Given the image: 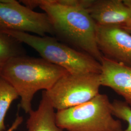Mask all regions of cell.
I'll list each match as a JSON object with an SVG mask.
<instances>
[{
    "label": "cell",
    "mask_w": 131,
    "mask_h": 131,
    "mask_svg": "<svg viewBox=\"0 0 131 131\" xmlns=\"http://www.w3.org/2000/svg\"><path fill=\"white\" fill-rule=\"evenodd\" d=\"M102 86L108 87L121 96L131 108V67L103 56L101 61Z\"/></svg>",
    "instance_id": "9"
},
{
    "label": "cell",
    "mask_w": 131,
    "mask_h": 131,
    "mask_svg": "<svg viewBox=\"0 0 131 131\" xmlns=\"http://www.w3.org/2000/svg\"><path fill=\"white\" fill-rule=\"evenodd\" d=\"M26 55L21 43L7 33L0 31V76L5 64L17 56Z\"/></svg>",
    "instance_id": "11"
},
{
    "label": "cell",
    "mask_w": 131,
    "mask_h": 131,
    "mask_svg": "<svg viewBox=\"0 0 131 131\" xmlns=\"http://www.w3.org/2000/svg\"><path fill=\"white\" fill-rule=\"evenodd\" d=\"M113 116L126 122L128 126L122 131H131V108L124 101L115 100L111 103Z\"/></svg>",
    "instance_id": "13"
},
{
    "label": "cell",
    "mask_w": 131,
    "mask_h": 131,
    "mask_svg": "<svg viewBox=\"0 0 131 131\" xmlns=\"http://www.w3.org/2000/svg\"><path fill=\"white\" fill-rule=\"evenodd\" d=\"M101 86L100 74L68 73L45 92L53 107L59 111L89 102L98 95Z\"/></svg>",
    "instance_id": "5"
},
{
    "label": "cell",
    "mask_w": 131,
    "mask_h": 131,
    "mask_svg": "<svg viewBox=\"0 0 131 131\" xmlns=\"http://www.w3.org/2000/svg\"><path fill=\"white\" fill-rule=\"evenodd\" d=\"M86 0H39L54 35L101 62L103 55L97 42V25L85 8Z\"/></svg>",
    "instance_id": "1"
},
{
    "label": "cell",
    "mask_w": 131,
    "mask_h": 131,
    "mask_svg": "<svg viewBox=\"0 0 131 131\" xmlns=\"http://www.w3.org/2000/svg\"><path fill=\"white\" fill-rule=\"evenodd\" d=\"M68 72L42 58L26 55L11 59L4 67L1 77L16 90L20 98V106L26 113L32 110L34 95L47 91Z\"/></svg>",
    "instance_id": "2"
},
{
    "label": "cell",
    "mask_w": 131,
    "mask_h": 131,
    "mask_svg": "<svg viewBox=\"0 0 131 131\" xmlns=\"http://www.w3.org/2000/svg\"><path fill=\"white\" fill-rule=\"evenodd\" d=\"M125 2L126 3L127 5L129 6L131 8V0H125ZM122 28H124L127 32H128L131 34V18L129 21Z\"/></svg>",
    "instance_id": "15"
},
{
    "label": "cell",
    "mask_w": 131,
    "mask_h": 131,
    "mask_svg": "<svg viewBox=\"0 0 131 131\" xmlns=\"http://www.w3.org/2000/svg\"><path fill=\"white\" fill-rule=\"evenodd\" d=\"M0 31L34 33L42 37L54 35L47 14L30 9L16 0H0Z\"/></svg>",
    "instance_id": "6"
},
{
    "label": "cell",
    "mask_w": 131,
    "mask_h": 131,
    "mask_svg": "<svg viewBox=\"0 0 131 131\" xmlns=\"http://www.w3.org/2000/svg\"><path fill=\"white\" fill-rule=\"evenodd\" d=\"M56 113L43 91L38 109H32L29 113L26 121L27 131H66L56 125Z\"/></svg>",
    "instance_id": "10"
},
{
    "label": "cell",
    "mask_w": 131,
    "mask_h": 131,
    "mask_svg": "<svg viewBox=\"0 0 131 131\" xmlns=\"http://www.w3.org/2000/svg\"><path fill=\"white\" fill-rule=\"evenodd\" d=\"M98 26L123 27L131 18V8L122 0H88L85 8Z\"/></svg>",
    "instance_id": "8"
},
{
    "label": "cell",
    "mask_w": 131,
    "mask_h": 131,
    "mask_svg": "<svg viewBox=\"0 0 131 131\" xmlns=\"http://www.w3.org/2000/svg\"><path fill=\"white\" fill-rule=\"evenodd\" d=\"M97 42L104 57L131 67V34L117 26L97 25Z\"/></svg>",
    "instance_id": "7"
},
{
    "label": "cell",
    "mask_w": 131,
    "mask_h": 131,
    "mask_svg": "<svg viewBox=\"0 0 131 131\" xmlns=\"http://www.w3.org/2000/svg\"><path fill=\"white\" fill-rule=\"evenodd\" d=\"M56 125L66 131H122V122L113 115L106 94H99L89 102L57 111Z\"/></svg>",
    "instance_id": "4"
},
{
    "label": "cell",
    "mask_w": 131,
    "mask_h": 131,
    "mask_svg": "<svg viewBox=\"0 0 131 131\" xmlns=\"http://www.w3.org/2000/svg\"><path fill=\"white\" fill-rule=\"evenodd\" d=\"M19 97L16 90L0 77V131L6 130L5 117L12 103Z\"/></svg>",
    "instance_id": "12"
},
{
    "label": "cell",
    "mask_w": 131,
    "mask_h": 131,
    "mask_svg": "<svg viewBox=\"0 0 131 131\" xmlns=\"http://www.w3.org/2000/svg\"><path fill=\"white\" fill-rule=\"evenodd\" d=\"M24 121V118L21 116L18 115L15 118L14 122L9 128L5 131H16Z\"/></svg>",
    "instance_id": "14"
},
{
    "label": "cell",
    "mask_w": 131,
    "mask_h": 131,
    "mask_svg": "<svg viewBox=\"0 0 131 131\" xmlns=\"http://www.w3.org/2000/svg\"><path fill=\"white\" fill-rule=\"evenodd\" d=\"M3 32L32 47L42 58L64 69L70 74H100L101 72L100 62L84 52L60 42L56 38L25 32Z\"/></svg>",
    "instance_id": "3"
}]
</instances>
